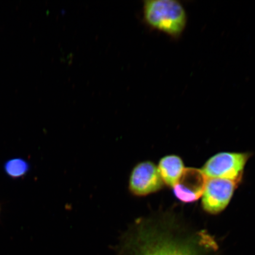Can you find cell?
Listing matches in <instances>:
<instances>
[{
    "mask_svg": "<svg viewBox=\"0 0 255 255\" xmlns=\"http://www.w3.org/2000/svg\"><path fill=\"white\" fill-rule=\"evenodd\" d=\"M207 181L202 170L185 168L179 180L173 187L174 196L184 203L196 202L202 196Z\"/></svg>",
    "mask_w": 255,
    "mask_h": 255,
    "instance_id": "6",
    "label": "cell"
},
{
    "mask_svg": "<svg viewBox=\"0 0 255 255\" xmlns=\"http://www.w3.org/2000/svg\"><path fill=\"white\" fill-rule=\"evenodd\" d=\"M158 169L164 184L173 187L179 180L185 168L182 159L177 155H171L161 159Z\"/></svg>",
    "mask_w": 255,
    "mask_h": 255,
    "instance_id": "7",
    "label": "cell"
},
{
    "mask_svg": "<svg viewBox=\"0 0 255 255\" xmlns=\"http://www.w3.org/2000/svg\"><path fill=\"white\" fill-rule=\"evenodd\" d=\"M238 182L222 178L207 180L202 195V206L210 214H218L230 203Z\"/></svg>",
    "mask_w": 255,
    "mask_h": 255,
    "instance_id": "5",
    "label": "cell"
},
{
    "mask_svg": "<svg viewBox=\"0 0 255 255\" xmlns=\"http://www.w3.org/2000/svg\"><path fill=\"white\" fill-rule=\"evenodd\" d=\"M163 186L158 167L151 161L140 162L130 172L128 190L133 196H148L161 190Z\"/></svg>",
    "mask_w": 255,
    "mask_h": 255,
    "instance_id": "4",
    "label": "cell"
},
{
    "mask_svg": "<svg viewBox=\"0 0 255 255\" xmlns=\"http://www.w3.org/2000/svg\"><path fill=\"white\" fill-rule=\"evenodd\" d=\"M5 174L12 179H18L26 175L30 170L29 162L22 158L8 159L3 165Z\"/></svg>",
    "mask_w": 255,
    "mask_h": 255,
    "instance_id": "8",
    "label": "cell"
},
{
    "mask_svg": "<svg viewBox=\"0 0 255 255\" xmlns=\"http://www.w3.org/2000/svg\"><path fill=\"white\" fill-rule=\"evenodd\" d=\"M161 218L135 220L123 236L120 255H207L218 249L206 232L189 237L175 235L166 219Z\"/></svg>",
    "mask_w": 255,
    "mask_h": 255,
    "instance_id": "1",
    "label": "cell"
},
{
    "mask_svg": "<svg viewBox=\"0 0 255 255\" xmlns=\"http://www.w3.org/2000/svg\"><path fill=\"white\" fill-rule=\"evenodd\" d=\"M143 17L153 29L175 40L180 39L187 27L186 8L177 0H148L143 3Z\"/></svg>",
    "mask_w": 255,
    "mask_h": 255,
    "instance_id": "2",
    "label": "cell"
},
{
    "mask_svg": "<svg viewBox=\"0 0 255 255\" xmlns=\"http://www.w3.org/2000/svg\"><path fill=\"white\" fill-rule=\"evenodd\" d=\"M0 212H1V207H0Z\"/></svg>",
    "mask_w": 255,
    "mask_h": 255,
    "instance_id": "9",
    "label": "cell"
},
{
    "mask_svg": "<svg viewBox=\"0 0 255 255\" xmlns=\"http://www.w3.org/2000/svg\"><path fill=\"white\" fill-rule=\"evenodd\" d=\"M249 157L247 153L220 152L206 162L202 171L207 178H222L239 183Z\"/></svg>",
    "mask_w": 255,
    "mask_h": 255,
    "instance_id": "3",
    "label": "cell"
}]
</instances>
